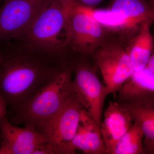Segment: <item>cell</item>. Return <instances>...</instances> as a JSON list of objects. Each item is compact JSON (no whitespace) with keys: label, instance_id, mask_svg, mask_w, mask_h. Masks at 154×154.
<instances>
[{"label":"cell","instance_id":"1","mask_svg":"<svg viewBox=\"0 0 154 154\" xmlns=\"http://www.w3.org/2000/svg\"><path fill=\"white\" fill-rule=\"evenodd\" d=\"M1 54L0 94L7 106L17 111L62 68L30 55Z\"/></svg>","mask_w":154,"mask_h":154},{"label":"cell","instance_id":"2","mask_svg":"<svg viewBox=\"0 0 154 154\" xmlns=\"http://www.w3.org/2000/svg\"><path fill=\"white\" fill-rule=\"evenodd\" d=\"M71 68H62L40 86L11 119L39 131L74 93Z\"/></svg>","mask_w":154,"mask_h":154},{"label":"cell","instance_id":"3","mask_svg":"<svg viewBox=\"0 0 154 154\" xmlns=\"http://www.w3.org/2000/svg\"><path fill=\"white\" fill-rule=\"evenodd\" d=\"M23 36L32 47L48 52L68 45V20L59 0H48Z\"/></svg>","mask_w":154,"mask_h":154},{"label":"cell","instance_id":"4","mask_svg":"<svg viewBox=\"0 0 154 154\" xmlns=\"http://www.w3.org/2000/svg\"><path fill=\"white\" fill-rule=\"evenodd\" d=\"M75 92L38 131L54 147L57 154H74L72 142L84 108Z\"/></svg>","mask_w":154,"mask_h":154},{"label":"cell","instance_id":"5","mask_svg":"<svg viewBox=\"0 0 154 154\" xmlns=\"http://www.w3.org/2000/svg\"><path fill=\"white\" fill-rule=\"evenodd\" d=\"M48 0H5L0 8V40L22 36Z\"/></svg>","mask_w":154,"mask_h":154},{"label":"cell","instance_id":"6","mask_svg":"<svg viewBox=\"0 0 154 154\" xmlns=\"http://www.w3.org/2000/svg\"><path fill=\"white\" fill-rule=\"evenodd\" d=\"M73 86L83 107L96 124L100 126L104 103L109 95L94 69L85 63L74 66Z\"/></svg>","mask_w":154,"mask_h":154},{"label":"cell","instance_id":"7","mask_svg":"<svg viewBox=\"0 0 154 154\" xmlns=\"http://www.w3.org/2000/svg\"><path fill=\"white\" fill-rule=\"evenodd\" d=\"M108 94L115 93L134 72L127 50L119 45H107L94 56Z\"/></svg>","mask_w":154,"mask_h":154},{"label":"cell","instance_id":"8","mask_svg":"<svg viewBox=\"0 0 154 154\" xmlns=\"http://www.w3.org/2000/svg\"><path fill=\"white\" fill-rule=\"evenodd\" d=\"M68 45L84 54L94 52L103 38V27L75 3L68 19Z\"/></svg>","mask_w":154,"mask_h":154},{"label":"cell","instance_id":"9","mask_svg":"<svg viewBox=\"0 0 154 154\" xmlns=\"http://www.w3.org/2000/svg\"><path fill=\"white\" fill-rule=\"evenodd\" d=\"M0 154H33L46 138L30 127L19 128L6 117L0 119Z\"/></svg>","mask_w":154,"mask_h":154},{"label":"cell","instance_id":"10","mask_svg":"<svg viewBox=\"0 0 154 154\" xmlns=\"http://www.w3.org/2000/svg\"><path fill=\"white\" fill-rule=\"evenodd\" d=\"M134 122L130 111L123 103L118 100L109 102L100 126L106 154H113L118 141Z\"/></svg>","mask_w":154,"mask_h":154},{"label":"cell","instance_id":"11","mask_svg":"<svg viewBox=\"0 0 154 154\" xmlns=\"http://www.w3.org/2000/svg\"><path fill=\"white\" fill-rule=\"evenodd\" d=\"M122 103L143 131L144 145L147 154H154V93L144 94L131 102Z\"/></svg>","mask_w":154,"mask_h":154},{"label":"cell","instance_id":"12","mask_svg":"<svg viewBox=\"0 0 154 154\" xmlns=\"http://www.w3.org/2000/svg\"><path fill=\"white\" fill-rule=\"evenodd\" d=\"M76 152L81 151L85 154H107L102 139L100 126L83 108L79 123L72 142Z\"/></svg>","mask_w":154,"mask_h":154},{"label":"cell","instance_id":"13","mask_svg":"<svg viewBox=\"0 0 154 154\" xmlns=\"http://www.w3.org/2000/svg\"><path fill=\"white\" fill-rule=\"evenodd\" d=\"M151 93H154V74L146 66L138 71L134 72L115 93H117L118 101L127 103Z\"/></svg>","mask_w":154,"mask_h":154},{"label":"cell","instance_id":"14","mask_svg":"<svg viewBox=\"0 0 154 154\" xmlns=\"http://www.w3.org/2000/svg\"><path fill=\"white\" fill-rule=\"evenodd\" d=\"M151 23L146 22L141 26L130 49L127 50L134 71H138L146 66L153 51L154 42L150 30Z\"/></svg>","mask_w":154,"mask_h":154},{"label":"cell","instance_id":"15","mask_svg":"<svg viewBox=\"0 0 154 154\" xmlns=\"http://www.w3.org/2000/svg\"><path fill=\"white\" fill-rule=\"evenodd\" d=\"M110 8L124 15L135 28L154 21V7L144 0H113Z\"/></svg>","mask_w":154,"mask_h":154},{"label":"cell","instance_id":"16","mask_svg":"<svg viewBox=\"0 0 154 154\" xmlns=\"http://www.w3.org/2000/svg\"><path fill=\"white\" fill-rule=\"evenodd\" d=\"M78 5L83 11L93 17L103 28L117 30H133L135 28L127 18L120 12L110 8L95 9Z\"/></svg>","mask_w":154,"mask_h":154},{"label":"cell","instance_id":"17","mask_svg":"<svg viewBox=\"0 0 154 154\" xmlns=\"http://www.w3.org/2000/svg\"><path fill=\"white\" fill-rule=\"evenodd\" d=\"M147 154L144 145L143 131L137 122L118 141L113 154Z\"/></svg>","mask_w":154,"mask_h":154},{"label":"cell","instance_id":"18","mask_svg":"<svg viewBox=\"0 0 154 154\" xmlns=\"http://www.w3.org/2000/svg\"><path fill=\"white\" fill-rule=\"evenodd\" d=\"M33 154H57L55 149L48 141L38 146Z\"/></svg>","mask_w":154,"mask_h":154},{"label":"cell","instance_id":"19","mask_svg":"<svg viewBox=\"0 0 154 154\" xmlns=\"http://www.w3.org/2000/svg\"><path fill=\"white\" fill-rule=\"evenodd\" d=\"M64 13L68 19L69 15L75 3L76 0H59Z\"/></svg>","mask_w":154,"mask_h":154},{"label":"cell","instance_id":"20","mask_svg":"<svg viewBox=\"0 0 154 154\" xmlns=\"http://www.w3.org/2000/svg\"><path fill=\"white\" fill-rule=\"evenodd\" d=\"M103 0H76L75 3L84 7L94 8L102 2Z\"/></svg>","mask_w":154,"mask_h":154},{"label":"cell","instance_id":"21","mask_svg":"<svg viewBox=\"0 0 154 154\" xmlns=\"http://www.w3.org/2000/svg\"><path fill=\"white\" fill-rule=\"evenodd\" d=\"M7 106L5 100L0 94V119L6 117L7 114Z\"/></svg>","mask_w":154,"mask_h":154},{"label":"cell","instance_id":"22","mask_svg":"<svg viewBox=\"0 0 154 154\" xmlns=\"http://www.w3.org/2000/svg\"><path fill=\"white\" fill-rule=\"evenodd\" d=\"M146 67L153 73L154 74V48L147 64Z\"/></svg>","mask_w":154,"mask_h":154},{"label":"cell","instance_id":"23","mask_svg":"<svg viewBox=\"0 0 154 154\" xmlns=\"http://www.w3.org/2000/svg\"><path fill=\"white\" fill-rule=\"evenodd\" d=\"M150 5L154 7V0H150Z\"/></svg>","mask_w":154,"mask_h":154},{"label":"cell","instance_id":"24","mask_svg":"<svg viewBox=\"0 0 154 154\" xmlns=\"http://www.w3.org/2000/svg\"><path fill=\"white\" fill-rule=\"evenodd\" d=\"M1 53H0V63H1Z\"/></svg>","mask_w":154,"mask_h":154},{"label":"cell","instance_id":"25","mask_svg":"<svg viewBox=\"0 0 154 154\" xmlns=\"http://www.w3.org/2000/svg\"><path fill=\"white\" fill-rule=\"evenodd\" d=\"M1 137H0V143H1Z\"/></svg>","mask_w":154,"mask_h":154},{"label":"cell","instance_id":"26","mask_svg":"<svg viewBox=\"0 0 154 154\" xmlns=\"http://www.w3.org/2000/svg\"></svg>","mask_w":154,"mask_h":154}]
</instances>
